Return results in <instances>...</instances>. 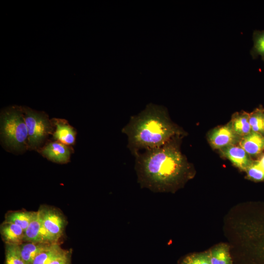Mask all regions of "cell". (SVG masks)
<instances>
[{
  "mask_svg": "<svg viewBox=\"0 0 264 264\" xmlns=\"http://www.w3.org/2000/svg\"><path fill=\"white\" fill-rule=\"evenodd\" d=\"M175 138L159 147L133 154L141 188L154 193L173 191L190 177V167Z\"/></svg>",
  "mask_w": 264,
  "mask_h": 264,
  "instance_id": "6da1fadb",
  "label": "cell"
},
{
  "mask_svg": "<svg viewBox=\"0 0 264 264\" xmlns=\"http://www.w3.org/2000/svg\"><path fill=\"white\" fill-rule=\"evenodd\" d=\"M122 132L128 137L127 147L133 155L159 147L183 133L170 120L166 109L153 103L131 116Z\"/></svg>",
  "mask_w": 264,
  "mask_h": 264,
  "instance_id": "7a4b0ae2",
  "label": "cell"
},
{
  "mask_svg": "<svg viewBox=\"0 0 264 264\" xmlns=\"http://www.w3.org/2000/svg\"><path fill=\"white\" fill-rule=\"evenodd\" d=\"M0 139L6 149L22 153L28 150V131L22 106L12 105L1 110Z\"/></svg>",
  "mask_w": 264,
  "mask_h": 264,
  "instance_id": "3957f363",
  "label": "cell"
},
{
  "mask_svg": "<svg viewBox=\"0 0 264 264\" xmlns=\"http://www.w3.org/2000/svg\"><path fill=\"white\" fill-rule=\"evenodd\" d=\"M28 131V150L38 151L45 143L50 135H52L54 126L51 119L43 111L22 106Z\"/></svg>",
  "mask_w": 264,
  "mask_h": 264,
  "instance_id": "277c9868",
  "label": "cell"
},
{
  "mask_svg": "<svg viewBox=\"0 0 264 264\" xmlns=\"http://www.w3.org/2000/svg\"><path fill=\"white\" fill-rule=\"evenodd\" d=\"M38 212L44 227L54 242L57 243L67 224L65 216L58 209L45 205L41 206Z\"/></svg>",
  "mask_w": 264,
  "mask_h": 264,
  "instance_id": "5b68a950",
  "label": "cell"
},
{
  "mask_svg": "<svg viewBox=\"0 0 264 264\" xmlns=\"http://www.w3.org/2000/svg\"><path fill=\"white\" fill-rule=\"evenodd\" d=\"M72 149L58 141L46 143L38 152L44 157L52 162L66 164L70 161Z\"/></svg>",
  "mask_w": 264,
  "mask_h": 264,
  "instance_id": "8992f818",
  "label": "cell"
},
{
  "mask_svg": "<svg viewBox=\"0 0 264 264\" xmlns=\"http://www.w3.org/2000/svg\"><path fill=\"white\" fill-rule=\"evenodd\" d=\"M242 137L232 128L231 123L214 129L209 135V142L215 149H221L236 145Z\"/></svg>",
  "mask_w": 264,
  "mask_h": 264,
  "instance_id": "52a82bcc",
  "label": "cell"
},
{
  "mask_svg": "<svg viewBox=\"0 0 264 264\" xmlns=\"http://www.w3.org/2000/svg\"><path fill=\"white\" fill-rule=\"evenodd\" d=\"M23 242L55 243L44 227L38 211L24 231Z\"/></svg>",
  "mask_w": 264,
  "mask_h": 264,
  "instance_id": "ba28073f",
  "label": "cell"
},
{
  "mask_svg": "<svg viewBox=\"0 0 264 264\" xmlns=\"http://www.w3.org/2000/svg\"><path fill=\"white\" fill-rule=\"evenodd\" d=\"M54 129L52 136L56 141L68 146L75 144L76 131L66 120L60 118L51 119Z\"/></svg>",
  "mask_w": 264,
  "mask_h": 264,
  "instance_id": "9c48e42d",
  "label": "cell"
},
{
  "mask_svg": "<svg viewBox=\"0 0 264 264\" xmlns=\"http://www.w3.org/2000/svg\"><path fill=\"white\" fill-rule=\"evenodd\" d=\"M220 151L223 156L242 170L245 171L254 162L251 156L239 145H231Z\"/></svg>",
  "mask_w": 264,
  "mask_h": 264,
  "instance_id": "30bf717a",
  "label": "cell"
},
{
  "mask_svg": "<svg viewBox=\"0 0 264 264\" xmlns=\"http://www.w3.org/2000/svg\"><path fill=\"white\" fill-rule=\"evenodd\" d=\"M239 145L250 156H257L264 150V135L251 132L241 138Z\"/></svg>",
  "mask_w": 264,
  "mask_h": 264,
  "instance_id": "8fae6325",
  "label": "cell"
},
{
  "mask_svg": "<svg viewBox=\"0 0 264 264\" xmlns=\"http://www.w3.org/2000/svg\"><path fill=\"white\" fill-rule=\"evenodd\" d=\"M0 233L5 244L19 245L23 242L24 231L12 222L4 220L0 224Z\"/></svg>",
  "mask_w": 264,
  "mask_h": 264,
  "instance_id": "7c38bea8",
  "label": "cell"
},
{
  "mask_svg": "<svg viewBox=\"0 0 264 264\" xmlns=\"http://www.w3.org/2000/svg\"><path fill=\"white\" fill-rule=\"evenodd\" d=\"M51 243L23 242L19 244L21 257L25 264H31L35 257Z\"/></svg>",
  "mask_w": 264,
  "mask_h": 264,
  "instance_id": "4fadbf2b",
  "label": "cell"
},
{
  "mask_svg": "<svg viewBox=\"0 0 264 264\" xmlns=\"http://www.w3.org/2000/svg\"><path fill=\"white\" fill-rule=\"evenodd\" d=\"M36 213V211H9L5 215V221L14 223L25 231L34 218Z\"/></svg>",
  "mask_w": 264,
  "mask_h": 264,
  "instance_id": "5bb4252c",
  "label": "cell"
},
{
  "mask_svg": "<svg viewBox=\"0 0 264 264\" xmlns=\"http://www.w3.org/2000/svg\"><path fill=\"white\" fill-rule=\"evenodd\" d=\"M65 251L58 242L51 243L35 257L31 264H49Z\"/></svg>",
  "mask_w": 264,
  "mask_h": 264,
  "instance_id": "9a60e30c",
  "label": "cell"
},
{
  "mask_svg": "<svg viewBox=\"0 0 264 264\" xmlns=\"http://www.w3.org/2000/svg\"><path fill=\"white\" fill-rule=\"evenodd\" d=\"M249 118V113L242 112L235 114L230 121L234 132L241 137L252 132Z\"/></svg>",
  "mask_w": 264,
  "mask_h": 264,
  "instance_id": "2e32d148",
  "label": "cell"
},
{
  "mask_svg": "<svg viewBox=\"0 0 264 264\" xmlns=\"http://www.w3.org/2000/svg\"><path fill=\"white\" fill-rule=\"evenodd\" d=\"M208 253L211 264H232L229 248L226 244H219Z\"/></svg>",
  "mask_w": 264,
  "mask_h": 264,
  "instance_id": "e0dca14e",
  "label": "cell"
},
{
  "mask_svg": "<svg viewBox=\"0 0 264 264\" xmlns=\"http://www.w3.org/2000/svg\"><path fill=\"white\" fill-rule=\"evenodd\" d=\"M253 41L250 54L253 59L260 56L264 62V30H255L253 33Z\"/></svg>",
  "mask_w": 264,
  "mask_h": 264,
  "instance_id": "ac0fdd59",
  "label": "cell"
},
{
  "mask_svg": "<svg viewBox=\"0 0 264 264\" xmlns=\"http://www.w3.org/2000/svg\"><path fill=\"white\" fill-rule=\"evenodd\" d=\"M5 264H25L18 244H5Z\"/></svg>",
  "mask_w": 264,
  "mask_h": 264,
  "instance_id": "d6986e66",
  "label": "cell"
},
{
  "mask_svg": "<svg viewBox=\"0 0 264 264\" xmlns=\"http://www.w3.org/2000/svg\"><path fill=\"white\" fill-rule=\"evenodd\" d=\"M262 108H258L249 113V121L251 131L258 132L264 135L263 126V112Z\"/></svg>",
  "mask_w": 264,
  "mask_h": 264,
  "instance_id": "ffe728a7",
  "label": "cell"
},
{
  "mask_svg": "<svg viewBox=\"0 0 264 264\" xmlns=\"http://www.w3.org/2000/svg\"><path fill=\"white\" fill-rule=\"evenodd\" d=\"M179 264H211L208 252L194 253L185 256Z\"/></svg>",
  "mask_w": 264,
  "mask_h": 264,
  "instance_id": "44dd1931",
  "label": "cell"
},
{
  "mask_svg": "<svg viewBox=\"0 0 264 264\" xmlns=\"http://www.w3.org/2000/svg\"><path fill=\"white\" fill-rule=\"evenodd\" d=\"M247 176L256 181L264 180V171L256 164L255 161L246 169Z\"/></svg>",
  "mask_w": 264,
  "mask_h": 264,
  "instance_id": "7402d4cb",
  "label": "cell"
},
{
  "mask_svg": "<svg viewBox=\"0 0 264 264\" xmlns=\"http://www.w3.org/2000/svg\"><path fill=\"white\" fill-rule=\"evenodd\" d=\"M71 250H65L60 256L56 257L49 264H71Z\"/></svg>",
  "mask_w": 264,
  "mask_h": 264,
  "instance_id": "603a6c76",
  "label": "cell"
},
{
  "mask_svg": "<svg viewBox=\"0 0 264 264\" xmlns=\"http://www.w3.org/2000/svg\"><path fill=\"white\" fill-rule=\"evenodd\" d=\"M258 166L264 171V154L262 155L260 159L255 161Z\"/></svg>",
  "mask_w": 264,
  "mask_h": 264,
  "instance_id": "cb8c5ba5",
  "label": "cell"
},
{
  "mask_svg": "<svg viewBox=\"0 0 264 264\" xmlns=\"http://www.w3.org/2000/svg\"><path fill=\"white\" fill-rule=\"evenodd\" d=\"M260 248L262 253L264 254V240L261 241Z\"/></svg>",
  "mask_w": 264,
  "mask_h": 264,
  "instance_id": "d4e9b609",
  "label": "cell"
},
{
  "mask_svg": "<svg viewBox=\"0 0 264 264\" xmlns=\"http://www.w3.org/2000/svg\"><path fill=\"white\" fill-rule=\"evenodd\" d=\"M263 126H264V110L263 112Z\"/></svg>",
  "mask_w": 264,
  "mask_h": 264,
  "instance_id": "484cf974",
  "label": "cell"
}]
</instances>
